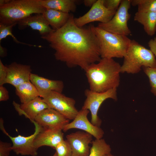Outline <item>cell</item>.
Returning a JSON list of instances; mask_svg holds the SVG:
<instances>
[{"label":"cell","instance_id":"277c9868","mask_svg":"<svg viewBox=\"0 0 156 156\" xmlns=\"http://www.w3.org/2000/svg\"><path fill=\"white\" fill-rule=\"evenodd\" d=\"M99 43L101 58H123L131 40L127 36L113 33L92 25Z\"/></svg>","mask_w":156,"mask_h":156},{"label":"cell","instance_id":"44dd1931","mask_svg":"<svg viewBox=\"0 0 156 156\" xmlns=\"http://www.w3.org/2000/svg\"><path fill=\"white\" fill-rule=\"evenodd\" d=\"M40 4L46 9H53L69 13L76 8L75 0H39Z\"/></svg>","mask_w":156,"mask_h":156},{"label":"cell","instance_id":"6da1fadb","mask_svg":"<svg viewBox=\"0 0 156 156\" xmlns=\"http://www.w3.org/2000/svg\"><path fill=\"white\" fill-rule=\"evenodd\" d=\"M92 25L78 27L73 15L70 14L63 27L41 38L55 50L57 60L64 63L68 67L79 66L85 71L90 65L101 58Z\"/></svg>","mask_w":156,"mask_h":156},{"label":"cell","instance_id":"836d02e7","mask_svg":"<svg viewBox=\"0 0 156 156\" xmlns=\"http://www.w3.org/2000/svg\"><path fill=\"white\" fill-rule=\"evenodd\" d=\"M7 55V52L5 48L0 44V56L1 57H5Z\"/></svg>","mask_w":156,"mask_h":156},{"label":"cell","instance_id":"4dcf8cb0","mask_svg":"<svg viewBox=\"0 0 156 156\" xmlns=\"http://www.w3.org/2000/svg\"><path fill=\"white\" fill-rule=\"evenodd\" d=\"M9 92L3 86H0V101H7L9 99Z\"/></svg>","mask_w":156,"mask_h":156},{"label":"cell","instance_id":"484cf974","mask_svg":"<svg viewBox=\"0 0 156 156\" xmlns=\"http://www.w3.org/2000/svg\"><path fill=\"white\" fill-rule=\"evenodd\" d=\"M56 150L58 156H71L72 150L70 144L67 140H63L55 146Z\"/></svg>","mask_w":156,"mask_h":156},{"label":"cell","instance_id":"8fae6325","mask_svg":"<svg viewBox=\"0 0 156 156\" xmlns=\"http://www.w3.org/2000/svg\"><path fill=\"white\" fill-rule=\"evenodd\" d=\"M89 111L82 109L79 111L73 121L66 125L62 130L66 132L72 129H78L90 134L96 139L102 138L104 132L100 127L94 125L89 121L87 116Z\"/></svg>","mask_w":156,"mask_h":156},{"label":"cell","instance_id":"8d00e7d4","mask_svg":"<svg viewBox=\"0 0 156 156\" xmlns=\"http://www.w3.org/2000/svg\"><path fill=\"white\" fill-rule=\"evenodd\" d=\"M52 156H58L57 154V153L56 152H55V153Z\"/></svg>","mask_w":156,"mask_h":156},{"label":"cell","instance_id":"d4e9b609","mask_svg":"<svg viewBox=\"0 0 156 156\" xmlns=\"http://www.w3.org/2000/svg\"><path fill=\"white\" fill-rule=\"evenodd\" d=\"M15 25L14 24L10 25H5L0 24V42L3 39L5 38L8 36H10L12 38L14 41L17 43L25 44L30 46H32L34 47L37 46L38 47H41V46H38L36 45H33L24 43L18 40L12 33V28Z\"/></svg>","mask_w":156,"mask_h":156},{"label":"cell","instance_id":"83f0119b","mask_svg":"<svg viewBox=\"0 0 156 156\" xmlns=\"http://www.w3.org/2000/svg\"><path fill=\"white\" fill-rule=\"evenodd\" d=\"M12 144L0 141V156H9L12 151Z\"/></svg>","mask_w":156,"mask_h":156},{"label":"cell","instance_id":"9a60e30c","mask_svg":"<svg viewBox=\"0 0 156 156\" xmlns=\"http://www.w3.org/2000/svg\"><path fill=\"white\" fill-rule=\"evenodd\" d=\"M30 80L36 88L39 96L42 98L51 91L62 93L64 87L62 80L49 79L32 73L30 75Z\"/></svg>","mask_w":156,"mask_h":156},{"label":"cell","instance_id":"ba28073f","mask_svg":"<svg viewBox=\"0 0 156 156\" xmlns=\"http://www.w3.org/2000/svg\"><path fill=\"white\" fill-rule=\"evenodd\" d=\"M35 126V131L31 135L24 136L18 135L13 137L10 136L6 131L3 126V120H0V129L2 132L11 140L12 145V150L17 155L36 156L38 149L34 145V140L37 135L42 129L34 121L32 122Z\"/></svg>","mask_w":156,"mask_h":156},{"label":"cell","instance_id":"ffe728a7","mask_svg":"<svg viewBox=\"0 0 156 156\" xmlns=\"http://www.w3.org/2000/svg\"><path fill=\"white\" fill-rule=\"evenodd\" d=\"M42 14L49 26L54 30H57L64 25L70 15L69 13L51 9H46Z\"/></svg>","mask_w":156,"mask_h":156},{"label":"cell","instance_id":"8992f818","mask_svg":"<svg viewBox=\"0 0 156 156\" xmlns=\"http://www.w3.org/2000/svg\"><path fill=\"white\" fill-rule=\"evenodd\" d=\"M131 0H122L118 9L112 18L105 23H99L98 26L109 32L127 36L131 31L127 23L130 17L129 10L131 5Z\"/></svg>","mask_w":156,"mask_h":156},{"label":"cell","instance_id":"f1b7e54d","mask_svg":"<svg viewBox=\"0 0 156 156\" xmlns=\"http://www.w3.org/2000/svg\"><path fill=\"white\" fill-rule=\"evenodd\" d=\"M122 0H104V4L107 8L116 11L119 7Z\"/></svg>","mask_w":156,"mask_h":156},{"label":"cell","instance_id":"30bf717a","mask_svg":"<svg viewBox=\"0 0 156 156\" xmlns=\"http://www.w3.org/2000/svg\"><path fill=\"white\" fill-rule=\"evenodd\" d=\"M104 0H98L90 10L82 16L74 18V22L78 27H83L88 23L99 21L105 23L109 21L115 14L116 11L109 9L104 4Z\"/></svg>","mask_w":156,"mask_h":156},{"label":"cell","instance_id":"cb8c5ba5","mask_svg":"<svg viewBox=\"0 0 156 156\" xmlns=\"http://www.w3.org/2000/svg\"><path fill=\"white\" fill-rule=\"evenodd\" d=\"M131 5L138 6V11L156 12V0H131Z\"/></svg>","mask_w":156,"mask_h":156},{"label":"cell","instance_id":"7402d4cb","mask_svg":"<svg viewBox=\"0 0 156 156\" xmlns=\"http://www.w3.org/2000/svg\"><path fill=\"white\" fill-rule=\"evenodd\" d=\"M15 89L16 94L22 104L27 103L39 96L36 88L30 81L19 85Z\"/></svg>","mask_w":156,"mask_h":156},{"label":"cell","instance_id":"5bb4252c","mask_svg":"<svg viewBox=\"0 0 156 156\" xmlns=\"http://www.w3.org/2000/svg\"><path fill=\"white\" fill-rule=\"evenodd\" d=\"M8 75L5 83H9L15 88L19 85L30 81L32 71L30 66L14 62L7 66Z\"/></svg>","mask_w":156,"mask_h":156},{"label":"cell","instance_id":"603a6c76","mask_svg":"<svg viewBox=\"0 0 156 156\" xmlns=\"http://www.w3.org/2000/svg\"><path fill=\"white\" fill-rule=\"evenodd\" d=\"M88 156H104L111 153V149L104 139H96L92 140Z\"/></svg>","mask_w":156,"mask_h":156},{"label":"cell","instance_id":"7c38bea8","mask_svg":"<svg viewBox=\"0 0 156 156\" xmlns=\"http://www.w3.org/2000/svg\"><path fill=\"white\" fill-rule=\"evenodd\" d=\"M93 136L85 131H78L66 136L71 146V156H88L90 147L89 144L92 141Z\"/></svg>","mask_w":156,"mask_h":156},{"label":"cell","instance_id":"f546056e","mask_svg":"<svg viewBox=\"0 0 156 156\" xmlns=\"http://www.w3.org/2000/svg\"><path fill=\"white\" fill-rule=\"evenodd\" d=\"M8 72L7 66L4 65L0 59V86L5 84Z\"/></svg>","mask_w":156,"mask_h":156},{"label":"cell","instance_id":"52a82bcc","mask_svg":"<svg viewBox=\"0 0 156 156\" xmlns=\"http://www.w3.org/2000/svg\"><path fill=\"white\" fill-rule=\"evenodd\" d=\"M86 97L81 109L88 110L91 114V122L94 125L100 127L101 120L98 112L101 104L106 99H111L117 100V88H114L103 92H98L86 89L84 91Z\"/></svg>","mask_w":156,"mask_h":156},{"label":"cell","instance_id":"d6986e66","mask_svg":"<svg viewBox=\"0 0 156 156\" xmlns=\"http://www.w3.org/2000/svg\"><path fill=\"white\" fill-rule=\"evenodd\" d=\"M134 20L142 24L145 31L149 36L154 35L156 32V12L137 11Z\"/></svg>","mask_w":156,"mask_h":156},{"label":"cell","instance_id":"d590c367","mask_svg":"<svg viewBox=\"0 0 156 156\" xmlns=\"http://www.w3.org/2000/svg\"><path fill=\"white\" fill-rule=\"evenodd\" d=\"M104 156H114L112 154L110 153L106 154Z\"/></svg>","mask_w":156,"mask_h":156},{"label":"cell","instance_id":"1f68e13d","mask_svg":"<svg viewBox=\"0 0 156 156\" xmlns=\"http://www.w3.org/2000/svg\"><path fill=\"white\" fill-rule=\"evenodd\" d=\"M148 44L150 50L156 57V37L151 39L148 42Z\"/></svg>","mask_w":156,"mask_h":156},{"label":"cell","instance_id":"d6a6232c","mask_svg":"<svg viewBox=\"0 0 156 156\" xmlns=\"http://www.w3.org/2000/svg\"><path fill=\"white\" fill-rule=\"evenodd\" d=\"M96 0H84V4L87 7H92L96 1Z\"/></svg>","mask_w":156,"mask_h":156},{"label":"cell","instance_id":"4316f807","mask_svg":"<svg viewBox=\"0 0 156 156\" xmlns=\"http://www.w3.org/2000/svg\"><path fill=\"white\" fill-rule=\"evenodd\" d=\"M142 68L149 79L151 92L156 96V68L145 67Z\"/></svg>","mask_w":156,"mask_h":156},{"label":"cell","instance_id":"e575fe53","mask_svg":"<svg viewBox=\"0 0 156 156\" xmlns=\"http://www.w3.org/2000/svg\"><path fill=\"white\" fill-rule=\"evenodd\" d=\"M11 0H0V6L6 4L10 1Z\"/></svg>","mask_w":156,"mask_h":156},{"label":"cell","instance_id":"2e32d148","mask_svg":"<svg viewBox=\"0 0 156 156\" xmlns=\"http://www.w3.org/2000/svg\"><path fill=\"white\" fill-rule=\"evenodd\" d=\"M42 128L34 140V145L37 149L44 146L55 148L58 143L64 140L62 130Z\"/></svg>","mask_w":156,"mask_h":156},{"label":"cell","instance_id":"3957f363","mask_svg":"<svg viewBox=\"0 0 156 156\" xmlns=\"http://www.w3.org/2000/svg\"><path fill=\"white\" fill-rule=\"evenodd\" d=\"M46 9L39 0H11L0 6V24L16 25L32 14H43Z\"/></svg>","mask_w":156,"mask_h":156},{"label":"cell","instance_id":"5b68a950","mask_svg":"<svg viewBox=\"0 0 156 156\" xmlns=\"http://www.w3.org/2000/svg\"><path fill=\"white\" fill-rule=\"evenodd\" d=\"M124 58L121 73L134 74L139 73L143 67L156 68V60L151 51L134 40H131Z\"/></svg>","mask_w":156,"mask_h":156},{"label":"cell","instance_id":"e0dca14e","mask_svg":"<svg viewBox=\"0 0 156 156\" xmlns=\"http://www.w3.org/2000/svg\"><path fill=\"white\" fill-rule=\"evenodd\" d=\"M13 104L19 115H24L32 122L44 109L50 108L40 96L25 103L19 105L14 102Z\"/></svg>","mask_w":156,"mask_h":156},{"label":"cell","instance_id":"7a4b0ae2","mask_svg":"<svg viewBox=\"0 0 156 156\" xmlns=\"http://www.w3.org/2000/svg\"><path fill=\"white\" fill-rule=\"evenodd\" d=\"M98 62L91 64L85 71L89 89L103 92L117 88L120 83L121 66L113 59L101 58Z\"/></svg>","mask_w":156,"mask_h":156},{"label":"cell","instance_id":"9c48e42d","mask_svg":"<svg viewBox=\"0 0 156 156\" xmlns=\"http://www.w3.org/2000/svg\"><path fill=\"white\" fill-rule=\"evenodd\" d=\"M42 99L50 108L56 110L69 120H73L78 112L75 107V100L62 93L51 91Z\"/></svg>","mask_w":156,"mask_h":156},{"label":"cell","instance_id":"4fadbf2b","mask_svg":"<svg viewBox=\"0 0 156 156\" xmlns=\"http://www.w3.org/2000/svg\"><path fill=\"white\" fill-rule=\"evenodd\" d=\"M69 120L56 110L49 108L41 112L34 121L43 128L63 130Z\"/></svg>","mask_w":156,"mask_h":156},{"label":"cell","instance_id":"ac0fdd59","mask_svg":"<svg viewBox=\"0 0 156 156\" xmlns=\"http://www.w3.org/2000/svg\"><path fill=\"white\" fill-rule=\"evenodd\" d=\"M19 29L27 27L38 31L41 36H44L54 30L51 27L42 14L31 15L20 21L17 24Z\"/></svg>","mask_w":156,"mask_h":156}]
</instances>
